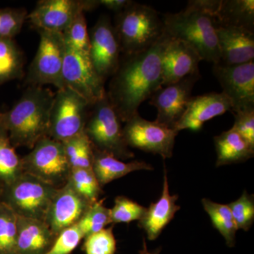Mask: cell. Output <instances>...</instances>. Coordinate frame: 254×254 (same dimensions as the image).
Listing matches in <instances>:
<instances>
[{"mask_svg":"<svg viewBox=\"0 0 254 254\" xmlns=\"http://www.w3.org/2000/svg\"><path fill=\"white\" fill-rule=\"evenodd\" d=\"M172 37L165 31L153 46L141 53L121 55L116 72L107 91L123 123L138 113L143 102L162 88V60Z\"/></svg>","mask_w":254,"mask_h":254,"instance_id":"6da1fadb","label":"cell"},{"mask_svg":"<svg viewBox=\"0 0 254 254\" xmlns=\"http://www.w3.org/2000/svg\"><path fill=\"white\" fill-rule=\"evenodd\" d=\"M55 93L43 86H28L14 106L0 113V125L9 134L15 148L32 149L48 136L50 115Z\"/></svg>","mask_w":254,"mask_h":254,"instance_id":"7a4b0ae2","label":"cell"},{"mask_svg":"<svg viewBox=\"0 0 254 254\" xmlns=\"http://www.w3.org/2000/svg\"><path fill=\"white\" fill-rule=\"evenodd\" d=\"M217 0H193L175 14H164L165 30L175 39L191 45L202 60L217 64L220 61L215 12Z\"/></svg>","mask_w":254,"mask_h":254,"instance_id":"3957f363","label":"cell"},{"mask_svg":"<svg viewBox=\"0 0 254 254\" xmlns=\"http://www.w3.org/2000/svg\"><path fill=\"white\" fill-rule=\"evenodd\" d=\"M114 27L124 55L136 54L148 49L165 33L163 18L158 11L134 1L116 14Z\"/></svg>","mask_w":254,"mask_h":254,"instance_id":"277c9868","label":"cell"},{"mask_svg":"<svg viewBox=\"0 0 254 254\" xmlns=\"http://www.w3.org/2000/svg\"><path fill=\"white\" fill-rule=\"evenodd\" d=\"M122 123L105 92L91 105L84 127V133L92 148L119 160L134 158V153L125 141Z\"/></svg>","mask_w":254,"mask_h":254,"instance_id":"5b68a950","label":"cell"},{"mask_svg":"<svg viewBox=\"0 0 254 254\" xmlns=\"http://www.w3.org/2000/svg\"><path fill=\"white\" fill-rule=\"evenodd\" d=\"M58 189L29 174L23 173L5 185L0 203L18 217L44 221L52 200Z\"/></svg>","mask_w":254,"mask_h":254,"instance_id":"8992f818","label":"cell"},{"mask_svg":"<svg viewBox=\"0 0 254 254\" xmlns=\"http://www.w3.org/2000/svg\"><path fill=\"white\" fill-rule=\"evenodd\" d=\"M31 151L21 158L23 172L56 188L66 185L71 167L62 142L49 136L37 142Z\"/></svg>","mask_w":254,"mask_h":254,"instance_id":"52a82bcc","label":"cell"},{"mask_svg":"<svg viewBox=\"0 0 254 254\" xmlns=\"http://www.w3.org/2000/svg\"><path fill=\"white\" fill-rule=\"evenodd\" d=\"M91 106L72 90L66 87L58 89L50 110L48 136L64 142L79 135L84 131Z\"/></svg>","mask_w":254,"mask_h":254,"instance_id":"ba28073f","label":"cell"},{"mask_svg":"<svg viewBox=\"0 0 254 254\" xmlns=\"http://www.w3.org/2000/svg\"><path fill=\"white\" fill-rule=\"evenodd\" d=\"M38 31L39 46L28 68L26 83L28 86L53 85L58 89L63 88L62 73L66 50L63 33Z\"/></svg>","mask_w":254,"mask_h":254,"instance_id":"9c48e42d","label":"cell"},{"mask_svg":"<svg viewBox=\"0 0 254 254\" xmlns=\"http://www.w3.org/2000/svg\"><path fill=\"white\" fill-rule=\"evenodd\" d=\"M179 132L160 125L148 121L137 113L123 127V134L127 145L138 148L163 159L173 157L175 138Z\"/></svg>","mask_w":254,"mask_h":254,"instance_id":"30bf717a","label":"cell"},{"mask_svg":"<svg viewBox=\"0 0 254 254\" xmlns=\"http://www.w3.org/2000/svg\"><path fill=\"white\" fill-rule=\"evenodd\" d=\"M62 76L63 86L72 90L90 105L95 103L106 92L105 83L95 72L89 55L66 45Z\"/></svg>","mask_w":254,"mask_h":254,"instance_id":"8fae6325","label":"cell"},{"mask_svg":"<svg viewBox=\"0 0 254 254\" xmlns=\"http://www.w3.org/2000/svg\"><path fill=\"white\" fill-rule=\"evenodd\" d=\"M90 60L95 72L105 83L116 72L121 49L115 27L108 16H100L89 33Z\"/></svg>","mask_w":254,"mask_h":254,"instance_id":"7c38bea8","label":"cell"},{"mask_svg":"<svg viewBox=\"0 0 254 254\" xmlns=\"http://www.w3.org/2000/svg\"><path fill=\"white\" fill-rule=\"evenodd\" d=\"M98 6L97 0H42L26 20L38 31L63 33L79 13Z\"/></svg>","mask_w":254,"mask_h":254,"instance_id":"4fadbf2b","label":"cell"},{"mask_svg":"<svg viewBox=\"0 0 254 254\" xmlns=\"http://www.w3.org/2000/svg\"><path fill=\"white\" fill-rule=\"evenodd\" d=\"M213 74L231 103L234 114L254 109V63L235 66L213 64Z\"/></svg>","mask_w":254,"mask_h":254,"instance_id":"5bb4252c","label":"cell"},{"mask_svg":"<svg viewBox=\"0 0 254 254\" xmlns=\"http://www.w3.org/2000/svg\"><path fill=\"white\" fill-rule=\"evenodd\" d=\"M200 77V72L193 73L155 92L149 102L158 110L155 122L175 130L192 98L193 86Z\"/></svg>","mask_w":254,"mask_h":254,"instance_id":"9a60e30c","label":"cell"},{"mask_svg":"<svg viewBox=\"0 0 254 254\" xmlns=\"http://www.w3.org/2000/svg\"><path fill=\"white\" fill-rule=\"evenodd\" d=\"M93 203L66 183L57 190L44 222L58 237L64 229L77 224Z\"/></svg>","mask_w":254,"mask_h":254,"instance_id":"2e32d148","label":"cell"},{"mask_svg":"<svg viewBox=\"0 0 254 254\" xmlns=\"http://www.w3.org/2000/svg\"><path fill=\"white\" fill-rule=\"evenodd\" d=\"M201 60L191 45L172 38L165 48L162 60V86L173 84L189 75L200 72L198 64Z\"/></svg>","mask_w":254,"mask_h":254,"instance_id":"e0dca14e","label":"cell"},{"mask_svg":"<svg viewBox=\"0 0 254 254\" xmlns=\"http://www.w3.org/2000/svg\"><path fill=\"white\" fill-rule=\"evenodd\" d=\"M217 37L220 50V61L217 64L235 66L254 61V31L217 26Z\"/></svg>","mask_w":254,"mask_h":254,"instance_id":"ac0fdd59","label":"cell"},{"mask_svg":"<svg viewBox=\"0 0 254 254\" xmlns=\"http://www.w3.org/2000/svg\"><path fill=\"white\" fill-rule=\"evenodd\" d=\"M231 110V103L224 93H209L192 96L175 130L177 132L184 129L199 131L206 122Z\"/></svg>","mask_w":254,"mask_h":254,"instance_id":"d6986e66","label":"cell"},{"mask_svg":"<svg viewBox=\"0 0 254 254\" xmlns=\"http://www.w3.org/2000/svg\"><path fill=\"white\" fill-rule=\"evenodd\" d=\"M179 195H171L169 190L168 174L165 168L163 191L159 199L152 203L139 220L138 226L144 230L148 240L158 239L164 228L171 222L180 209L176 204Z\"/></svg>","mask_w":254,"mask_h":254,"instance_id":"ffe728a7","label":"cell"},{"mask_svg":"<svg viewBox=\"0 0 254 254\" xmlns=\"http://www.w3.org/2000/svg\"><path fill=\"white\" fill-rule=\"evenodd\" d=\"M56 239L43 220L17 216L16 254H46Z\"/></svg>","mask_w":254,"mask_h":254,"instance_id":"44dd1931","label":"cell"},{"mask_svg":"<svg viewBox=\"0 0 254 254\" xmlns=\"http://www.w3.org/2000/svg\"><path fill=\"white\" fill-rule=\"evenodd\" d=\"M92 169L101 187L114 180L126 176L132 172L153 170L151 165L144 161L134 160L130 163H125L113 155L93 148Z\"/></svg>","mask_w":254,"mask_h":254,"instance_id":"7402d4cb","label":"cell"},{"mask_svg":"<svg viewBox=\"0 0 254 254\" xmlns=\"http://www.w3.org/2000/svg\"><path fill=\"white\" fill-rule=\"evenodd\" d=\"M216 148V166L242 163L253 158L254 145L234 128L214 137Z\"/></svg>","mask_w":254,"mask_h":254,"instance_id":"603a6c76","label":"cell"},{"mask_svg":"<svg viewBox=\"0 0 254 254\" xmlns=\"http://www.w3.org/2000/svg\"><path fill=\"white\" fill-rule=\"evenodd\" d=\"M217 26L245 28L254 32V0H218Z\"/></svg>","mask_w":254,"mask_h":254,"instance_id":"cb8c5ba5","label":"cell"},{"mask_svg":"<svg viewBox=\"0 0 254 254\" xmlns=\"http://www.w3.org/2000/svg\"><path fill=\"white\" fill-rule=\"evenodd\" d=\"M26 63L22 50L14 39L0 38V86L24 75Z\"/></svg>","mask_w":254,"mask_h":254,"instance_id":"d4e9b609","label":"cell"},{"mask_svg":"<svg viewBox=\"0 0 254 254\" xmlns=\"http://www.w3.org/2000/svg\"><path fill=\"white\" fill-rule=\"evenodd\" d=\"M23 173L21 158L15 151L8 132L0 125V181L5 185Z\"/></svg>","mask_w":254,"mask_h":254,"instance_id":"484cf974","label":"cell"},{"mask_svg":"<svg viewBox=\"0 0 254 254\" xmlns=\"http://www.w3.org/2000/svg\"><path fill=\"white\" fill-rule=\"evenodd\" d=\"M201 203L213 227L225 239L227 247H235L238 230L228 205L215 203L208 198H203Z\"/></svg>","mask_w":254,"mask_h":254,"instance_id":"4316f807","label":"cell"},{"mask_svg":"<svg viewBox=\"0 0 254 254\" xmlns=\"http://www.w3.org/2000/svg\"><path fill=\"white\" fill-rule=\"evenodd\" d=\"M66 183L91 203L98 200L100 194L103 193L93 169H71Z\"/></svg>","mask_w":254,"mask_h":254,"instance_id":"83f0119b","label":"cell"},{"mask_svg":"<svg viewBox=\"0 0 254 254\" xmlns=\"http://www.w3.org/2000/svg\"><path fill=\"white\" fill-rule=\"evenodd\" d=\"M17 215L0 203V254H16Z\"/></svg>","mask_w":254,"mask_h":254,"instance_id":"f1b7e54d","label":"cell"},{"mask_svg":"<svg viewBox=\"0 0 254 254\" xmlns=\"http://www.w3.org/2000/svg\"><path fill=\"white\" fill-rule=\"evenodd\" d=\"M103 202L104 199L94 202L78 222L83 239L101 231L107 225L112 224L110 209L105 206Z\"/></svg>","mask_w":254,"mask_h":254,"instance_id":"f546056e","label":"cell"},{"mask_svg":"<svg viewBox=\"0 0 254 254\" xmlns=\"http://www.w3.org/2000/svg\"><path fill=\"white\" fill-rule=\"evenodd\" d=\"M65 44L81 53H89V33L84 12L79 13L63 33Z\"/></svg>","mask_w":254,"mask_h":254,"instance_id":"4dcf8cb0","label":"cell"},{"mask_svg":"<svg viewBox=\"0 0 254 254\" xmlns=\"http://www.w3.org/2000/svg\"><path fill=\"white\" fill-rule=\"evenodd\" d=\"M146 211V208L134 200L123 195H119L115 200L113 208L110 209L112 224L129 223L139 220Z\"/></svg>","mask_w":254,"mask_h":254,"instance_id":"1f68e13d","label":"cell"},{"mask_svg":"<svg viewBox=\"0 0 254 254\" xmlns=\"http://www.w3.org/2000/svg\"><path fill=\"white\" fill-rule=\"evenodd\" d=\"M237 230L249 231L254 222V198L245 190L238 199L227 204Z\"/></svg>","mask_w":254,"mask_h":254,"instance_id":"d6a6232c","label":"cell"},{"mask_svg":"<svg viewBox=\"0 0 254 254\" xmlns=\"http://www.w3.org/2000/svg\"><path fill=\"white\" fill-rule=\"evenodd\" d=\"M27 16V11L24 8L0 9V38L14 39L21 31Z\"/></svg>","mask_w":254,"mask_h":254,"instance_id":"836d02e7","label":"cell"},{"mask_svg":"<svg viewBox=\"0 0 254 254\" xmlns=\"http://www.w3.org/2000/svg\"><path fill=\"white\" fill-rule=\"evenodd\" d=\"M113 227L105 228L84 238L83 250L86 254H115L117 241Z\"/></svg>","mask_w":254,"mask_h":254,"instance_id":"e575fe53","label":"cell"},{"mask_svg":"<svg viewBox=\"0 0 254 254\" xmlns=\"http://www.w3.org/2000/svg\"><path fill=\"white\" fill-rule=\"evenodd\" d=\"M83 239L77 224L63 230L46 254H71Z\"/></svg>","mask_w":254,"mask_h":254,"instance_id":"d590c367","label":"cell"},{"mask_svg":"<svg viewBox=\"0 0 254 254\" xmlns=\"http://www.w3.org/2000/svg\"><path fill=\"white\" fill-rule=\"evenodd\" d=\"M234 115L235 123L232 128L254 145V109L239 112Z\"/></svg>","mask_w":254,"mask_h":254,"instance_id":"8d00e7d4","label":"cell"},{"mask_svg":"<svg viewBox=\"0 0 254 254\" xmlns=\"http://www.w3.org/2000/svg\"><path fill=\"white\" fill-rule=\"evenodd\" d=\"M93 163V148L86 133L83 132L77 157L72 168L92 169Z\"/></svg>","mask_w":254,"mask_h":254,"instance_id":"74e56055","label":"cell"},{"mask_svg":"<svg viewBox=\"0 0 254 254\" xmlns=\"http://www.w3.org/2000/svg\"><path fill=\"white\" fill-rule=\"evenodd\" d=\"M131 1L129 0H97L98 6H104L108 9L115 11L116 14L123 11Z\"/></svg>","mask_w":254,"mask_h":254,"instance_id":"f35d334b","label":"cell"},{"mask_svg":"<svg viewBox=\"0 0 254 254\" xmlns=\"http://www.w3.org/2000/svg\"><path fill=\"white\" fill-rule=\"evenodd\" d=\"M161 252V248L157 249L154 252H150L148 250V247H147L146 242H145V239L143 240V249L140 251V254H160Z\"/></svg>","mask_w":254,"mask_h":254,"instance_id":"ab89813d","label":"cell"},{"mask_svg":"<svg viewBox=\"0 0 254 254\" xmlns=\"http://www.w3.org/2000/svg\"><path fill=\"white\" fill-rule=\"evenodd\" d=\"M4 185L0 181V200H1V193H2L3 190H4Z\"/></svg>","mask_w":254,"mask_h":254,"instance_id":"60d3db41","label":"cell"},{"mask_svg":"<svg viewBox=\"0 0 254 254\" xmlns=\"http://www.w3.org/2000/svg\"><path fill=\"white\" fill-rule=\"evenodd\" d=\"M0 113H1V112H0Z\"/></svg>","mask_w":254,"mask_h":254,"instance_id":"b9f144b4","label":"cell"}]
</instances>
